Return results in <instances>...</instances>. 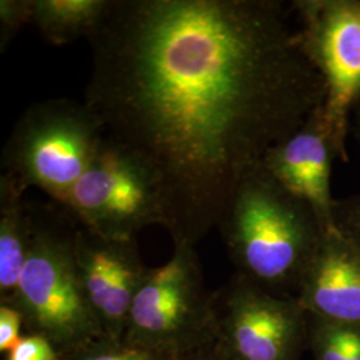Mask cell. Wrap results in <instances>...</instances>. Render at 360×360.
Here are the masks:
<instances>
[{
  "label": "cell",
  "instance_id": "e0dca14e",
  "mask_svg": "<svg viewBox=\"0 0 360 360\" xmlns=\"http://www.w3.org/2000/svg\"><path fill=\"white\" fill-rule=\"evenodd\" d=\"M6 360H62V354L46 336L26 334L6 354Z\"/></svg>",
  "mask_w": 360,
  "mask_h": 360
},
{
  "label": "cell",
  "instance_id": "5b68a950",
  "mask_svg": "<svg viewBox=\"0 0 360 360\" xmlns=\"http://www.w3.org/2000/svg\"><path fill=\"white\" fill-rule=\"evenodd\" d=\"M174 245L167 262L143 279L123 339L179 355L217 334L214 292L206 288L195 245Z\"/></svg>",
  "mask_w": 360,
  "mask_h": 360
},
{
  "label": "cell",
  "instance_id": "3957f363",
  "mask_svg": "<svg viewBox=\"0 0 360 360\" xmlns=\"http://www.w3.org/2000/svg\"><path fill=\"white\" fill-rule=\"evenodd\" d=\"M32 212L30 254L8 302L23 314L28 334L46 336L63 358L105 336L77 278L72 255L75 220L62 206L58 212L35 208Z\"/></svg>",
  "mask_w": 360,
  "mask_h": 360
},
{
  "label": "cell",
  "instance_id": "4fadbf2b",
  "mask_svg": "<svg viewBox=\"0 0 360 360\" xmlns=\"http://www.w3.org/2000/svg\"><path fill=\"white\" fill-rule=\"evenodd\" d=\"M111 0H34L32 23L55 46L90 38Z\"/></svg>",
  "mask_w": 360,
  "mask_h": 360
},
{
  "label": "cell",
  "instance_id": "30bf717a",
  "mask_svg": "<svg viewBox=\"0 0 360 360\" xmlns=\"http://www.w3.org/2000/svg\"><path fill=\"white\" fill-rule=\"evenodd\" d=\"M338 159L322 105L264 156L262 166L285 191L306 203L324 231L336 229L331 171Z\"/></svg>",
  "mask_w": 360,
  "mask_h": 360
},
{
  "label": "cell",
  "instance_id": "7c38bea8",
  "mask_svg": "<svg viewBox=\"0 0 360 360\" xmlns=\"http://www.w3.org/2000/svg\"><path fill=\"white\" fill-rule=\"evenodd\" d=\"M26 188L7 174L0 176V302L13 300L34 233V212Z\"/></svg>",
  "mask_w": 360,
  "mask_h": 360
},
{
  "label": "cell",
  "instance_id": "8fae6325",
  "mask_svg": "<svg viewBox=\"0 0 360 360\" xmlns=\"http://www.w3.org/2000/svg\"><path fill=\"white\" fill-rule=\"evenodd\" d=\"M296 299L318 319L360 324V251L338 229L323 232Z\"/></svg>",
  "mask_w": 360,
  "mask_h": 360
},
{
  "label": "cell",
  "instance_id": "277c9868",
  "mask_svg": "<svg viewBox=\"0 0 360 360\" xmlns=\"http://www.w3.org/2000/svg\"><path fill=\"white\" fill-rule=\"evenodd\" d=\"M101 119L70 99L32 104L15 124L1 155L3 174L63 205L103 142Z\"/></svg>",
  "mask_w": 360,
  "mask_h": 360
},
{
  "label": "cell",
  "instance_id": "8992f818",
  "mask_svg": "<svg viewBox=\"0 0 360 360\" xmlns=\"http://www.w3.org/2000/svg\"><path fill=\"white\" fill-rule=\"evenodd\" d=\"M60 206L77 224L112 239H135L147 226H165L156 174L107 135Z\"/></svg>",
  "mask_w": 360,
  "mask_h": 360
},
{
  "label": "cell",
  "instance_id": "5bb4252c",
  "mask_svg": "<svg viewBox=\"0 0 360 360\" xmlns=\"http://www.w3.org/2000/svg\"><path fill=\"white\" fill-rule=\"evenodd\" d=\"M314 349L316 360H360V324L319 319Z\"/></svg>",
  "mask_w": 360,
  "mask_h": 360
},
{
  "label": "cell",
  "instance_id": "ba28073f",
  "mask_svg": "<svg viewBox=\"0 0 360 360\" xmlns=\"http://www.w3.org/2000/svg\"><path fill=\"white\" fill-rule=\"evenodd\" d=\"M215 334L233 360H296L304 314L296 297L276 295L236 275L212 299Z\"/></svg>",
  "mask_w": 360,
  "mask_h": 360
},
{
  "label": "cell",
  "instance_id": "d6986e66",
  "mask_svg": "<svg viewBox=\"0 0 360 360\" xmlns=\"http://www.w3.org/2000/svg\"><path fill=\"white\" fill-rule=\"evenodd\" d=\"M25 318L20 309L10 302H0V352L7 354L22 339Z\"/></svg>",
  "mask_w": 360,
  "mask_h": 360
},
{
  "label": "cell",
  "instance_id": "2e32d148",
  "mask_svg": "<svg viewBox=\"0 0 360 360\" xmlns=\"http://www.w3.org/2000/svg\"><path fill=\"white\" fill-rule=\"evenodd\" d=\"M34 0H1L0 1V47L4 50L18 32L32 23Z\"/></svg>",
  "mask_w": 360,
  "mask_h": 360
},
{
  "label": "cell",
  "instance_id": "52a82bcc",
  "mask_svg": "<svg viewBox=\"0 0 360 360\" xmlns=\"http://www.w3.org/2000/svg\"><path fill=\"white\" fill-rule=\"evenodd\" d=\"M291 10L309 62L324 84L323 116L340 162L360 98V0H295Z\"/></svg>",
  "mask_w": 360,
  "mask_h": 360
},
{
  "label": "cell",
  "instance_id": "9c48e42d",
  "mask_svg": "<svg viewBox=\"0 0 360 360\" xmlns=\"http://www.w3.org/2000/svg\"><path fill=\"white\" fill-rule=\"evenodd\" d=\"M72 255L79 282L104 336L122 340L134 297L150 270L135 239L105 238L77 223Z\"/></svg>",
  "mask_w": 360,
  "mask_h": 360
},
{
  "label": "cell",
  "instance_id": "9a60e30c",
  "mask_svg": "<svg viewBox=\"0 0 360 360\" xmlns=\"http://www.w3.org/2000/svg\"><path fill=\"white\" fill-rule=\"evenodd\" d=\"M178 355L129 343L127 340L101 339L62 360H176Z\"/></svg>",
  "mask_w": 360,
  "mask_h": 360
},
{
  "label": "cell",
  "instance_id": "ffe728a7",
  "mask_svg": "<svg viewBox=\"0 0 360 360\" xmlns=\"http://www.w3.org/2000/svg\"><path fill=\"white\" fill-rule=\"evenodd\" d=\"M176 360H233L220 343L218 336L208 339L206 342L190 348L178 355Z\"/></svg>",
  "mask_w": 360,
  "mask_h": 360
},
{
  "label": "cell",
  "instance_id": "ac0fdd59",
  "mask_svg": "<svg viewBox=\"0 0 360 360\" xmlns=\"http://www.w3.org/2000/svg\"><path fill=\"white\" fill-rule=\"evenodd\" d=\"M334 221L335 227L360 251V193L335 202Z\"/></svg>",
  "mask_w": 360,
  "mask_h": 360
},
{
  "label": "cell",
  "instance_id": "6da1fadb",
  "mask_svg": "<svg viewBox=\"0 0 360 360\" xmlns=\"http://www.w3.org/2000/svg\"><path fill=\"white\" fill-rule=\"evenodd\" d=\"M291 6L111 0L84 102L154 171L174 243L196 245L248 172L324 101Z\"/></svg>",
  "mask_w": 360,
  "mask_h": 360
},
{
  "label": "cell",
  "instance_id": "7a4b0ae2",
  "mask_svg": "<svg viewBox=\"0 0 360 360\" xmlns=\"http://www.w3.org/2000/svg\"><path fill=\"white\" fill-rule=\"evenodd\" d=\"M218 227L238 275L276 295L297 291L324 232L311 208L262 165L240 180Z\"/></svg>",
  "mask_w": 360,
  "mask_h": 360
},
{
  "label": "cell",
  "instance_id": "44dd1931",
  "mask_svg": "<svg viewBox=\"0 0 360 360\" xmlns=\"http://www.w3.org/2000/svg\"><path fill=\"white\" fill-rule=\"evenodd\" d=\"M351 132L354 135V139L356 142L360 153V98L358 103L355 105V108H354L352 117H351Z\"/></svg>",
  "mask_w": 360,
  "mask_h": 360
}]
</instances>
